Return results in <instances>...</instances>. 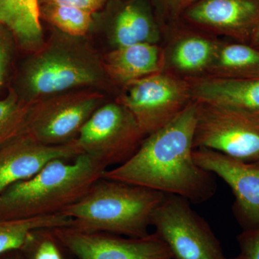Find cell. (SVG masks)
<instances>
[{
  "instance_id": "obj_1",
  "label": "cell",
  "mask_w": 259,
  "mask_h": 259,
  "mask_svg": "<svg viewBox=\"0 0 259 259\" xmlns=\"http://www.w3.org/2000/svg\"><path fill=\"white\" fill-rule=\"evenodd\" d=\"M197 102L167 125L143 140L129 159L104 173L103 178L180 196L202 203L214 196V175L194 161Z\"/></svg>"
},
{
  "instance_id": "obj_2",
  "label": "cell",
  "mask_w": 259,
  "mask_h": 259,
  "mask_svg": "<svg viewBox=\"0 0 259 259\" xmlns=\"http://www.w3.org/2000/svg\"><path fill=\"white\" fill-rule=\"evenodd\" d=\"M110 83L103 60L84 37L57 30L24 62L14 90L23 101L32 105L73 90H102Z\"/></svg>"
},
{
  "instance_id": "obj_3",
  "label": "cell",
  "mask_w": 259,
  "mask_h": 259,
  "mask_svg": "<svg viewBox=\"0 0 259 259\" xmlns=\"http://www.w3.org/2000/svg\"><path fill=\"white\" fill-rule=\"evenodd\" d=\"M49 162L35 176L0 194V218L38 217L58 214L75 203L99 180L106 166L79 154L73 159Z\"/></svg>"
},
{
  "instance_id": "obj_4",
  "label": "cell",
  "mask_w": 259,
  "mask_h": 259,
  "mask_svg": "<svg viewBox=\"0 0 259 259\" xmlns=\"http://www.w3.org/2000/svg\"><path fill=\"white\" fill-rule=\"evenodd\" d=\"M165 194L102 178L84 195L63 210L70 228L143 238L149 235L151 218Z\"/></svg>"
},
{
  "instance_id": "obj_5",
  "label": "cell",
  "mask_w": 259,
  "mask_h": 259,
  "mask_svg": "<svg viewBox=\"0 0 259 259\" xmlns=\"http://www.w3.org/2000/svg\"><path fill=\"white\" fill-rule=\"evenodd\" d=\"M144 136L132 114L117 101L99 107L74 141L81 154L88 155L108 168L129 159Z\"/></svg>"
},
{
  "instance_id": "obj_6",
  "label": "cell",
  "mask_w": 259,
  "mask_h": 259,
  "mask_svg": "<svg viewBox=\"0 0 259 259\" xmlns=\"http://www.w3.org/2000/svg\"><path fill=\"white\" fill-rule=\"evenodd\" d=\"M183 197L165 194L155 209L151 226L173 259H227L207 223Z\"/></svg>"
},
{
  "instance_id": "obj_7",
  "label": "cell",
  "mask_w": 259,
  "mask_h": 259,
  "mask_svg": "<svg viewBox=\"0 0 259 259\" xmlns=\"http://www.w3.org/2000/svg\"><path fill=\"white\" fill-rule=\"evenodd\" d=\"M105 96L95 89H81L32 104L25 134L47 145L74 141L85 122L101 106Z\"/></svg>"
},
{
  "instance_id": "obj_8",
  "label": "cell",
  "mask_w": 259,
  "mask_h": 259,
  "mask_svg": "<svg viewBox=\"0 0 259 259\" xmlns=\"http://www.w3.org/2000/svg\"><path fill=\"white\" fill-rule=\"evenodd\" d=\"M123 87L117 101L132 114L146 136L167 125L192 101L189 82L161 72Z\"/></svg>"
},
{
  "instance_id": "obj_9",
  "label": "cell",
  "mask_w": 259,
  "mask_h": 259,
  "mask_svg": "<svg viewBox=\"0 0 259 259\" xmlns=\"http://www.w3.org/2000/svg\"><path fill=\"white\" fill-rule=\"evenodd\" d=\"M197 103L194 148H205L248 163L259 162L258 119L225 107Z\"/></svg>"
},
{
  "instance_id": "obj_10",
  "label": "cell",
  "mask_w": 259,
  "mask_h": 259,
  "mask_svg": "<svg viewBox=\"0 0 259 259\" xmlns=\"http://www.w3.org/2000/svg\"><path fill=\"white\" fill-rule=\"evenodd\" d=\"M52 231L79 259H173L169 248L156 233L143 238H124L69 227Z\"/></svg>"
},
{
  "instance_id": "obj_11",
  "label": "cell",
  "mask_w": 259,
  "mask_h": 259,
  "mask_svg": "<svg viewBox=\"0 0 259 259\" xmlns=\"http://www.w3.org/2000/svg\"><path fill=\"white\" fill-rule=\"evenodd\" d=\"M194 161L222 179L234 194V212L244 230L259 228V163H248L222 153L194 148Z\"/></svg>"
},
{
  "instance_id": "obj_12",
  "label": "cell",
  "mask_w": 259,
  "mask_h": 259,
  "mask_svg": "<svg viewBox=\"0 0 259 259\" xmlns=\"http://www.w3.org/2000/svg\"><path fill=\"white\" fill-rule=\"evenodd\" d=\"M79 154L74 140L65 144L47 145L24 133L0 148V194L35 176L49 162L74 159Z\"/></svg>"
},
{
  "instance_id": "obj_13",
  "label": "cell",
  "mask_w": 259,
  "mask_h": 259,
  "mask_svg": "<svg viewBox=\"0 0 259 259\" xmlns=\"http://www.w3.org/2000/svg\"><path fill=\"white\" fill-rule=\"evenodd\" d=\"M191 21L239 40H249L259 25V0H198L189 7Z\"/></svg>"
},
{
  "instance_id": "obj_14",
  "label": "cell",
  "mask_w": 259,
  "mask_h": 259,
  "mask_svg": "<svg viewBox=\"0 0 259 259\" xmlns=\"http://www.w3.org/2000/svg\"><path fill=\"white\" fill-rule=\"evenodd\" d=\"M189 83L194 101L225 107L259 120V77L212 76Z\"/></svg>"
},
{
  "instance_id": "obj_15",
  "label": "cell",
  "mask_w": 259,
  "mask_h": 259,
  "mask_svg": "<svg viewBox=\"0 0 259 259\" xmlns=\"http://www.w3.org/2000/svg\"><path fill=\"white\" fill-rule=\"evenodd\" d=\"M103 60L110 82L125 85L161 72L163 54L156 44H140L117 48L107 53Z\"/></svg>"
},
{
  "instance_id": "obj_16",
  "label": "cell",
  "mask_w": 259,
  "mask_h": 259,
  "mask_svg": "<svg viewBox=\"0 0 259 259\" xmlns=\"http://www.w3.org/2000/svg\"><path fill=\"white\" fill-rule=\"evenodd\" d=\"M38 0H0V25L14 35L17 44L31 54L45 42Z\"/></svg>"
},
{
  "instance_id": "obj_17",
  "label": "cell",
  "mask_w": 259,
  "mask_h": 259,
  "mask_svg": "<svg viewBox=\"0 0 259 259\" xmlns=\"http://www.w3.org/2000/svg\"><path fill=\"white\" fill-rule=\"evenodd\" d=\"M107 37L114 49H117L135 44H156L159 32L147 7L140 2H133L116 15Z\"/></svg>"
},
{
  "instance_id": "obj_18",
  "label": "cell",
  "mask_w": 259,
  "mask_h": 259,
  "mask_svg": "<svg viewBox=\"0 0 259 259\" xmlns=\"http://www.w3.org/2000/svg\"><path fill=\"white\" fill-rule=\"evenodd\" d=\"M209 70L220 77H259V49L243 42L219 44Z\"/></svg>"
},
{
  "instance_id": "obj_19",
  "label": "cell",
  "mask_w": 259,
  "mask_h": 259,
  "mask_svg": "<svg viewBox=\"0 0 259 259\" xmlns=\"http://www.w3.org/2000/svg\"><path fill=\"white\" fill-rule=\"evenodd\" d=\"M71 226V219L62 213L32 218H0V254L21 248L28 243L33 232Z\"/></svg>"
},
{
  "instance_id": "obj_20",
  "label": "cell",
  "mask_w": 259,
  "mask_h": 259,
  "mask_svg": "<svg viewBox=\"0 0 259 259\" xmlns=\"http://www.w3.org/2000/svg\"><path fill=\"white\" fill-rule=\"evenodd\" d=\"M219 44L205 37L191 35L183 37L172 50L171 64L186 74H197L209 70Z\"/></svg>"
},
{
  "instance_id": "obj_21",
  "label": "cell",
  "mask_w": 259,
  "mask_h": 259,
  "mask_svg": "<svg viewBox=\"0 0 259 259\" xmlns=\"http://www.w3.org/2000/svg\"><path fill=\"white\" fill-rule=\"evenodd\" d=\"M40 15L59 31L71 36L85 37L93 27V13L71 7L40 5Z\"/></svg>"
},
{
  "instance_id": "obj_22",
  "label": "cell",
  "mask_w": 259,
  "mask_h": 259,
  "mask_svg": "<svg viewBox=\"0 0 259 259\" xmlns=\"http://www.w3.org/2000/svg\"><path fill=\"white\" fill-rule=\"evenodd\" d=\"M30 106L19 97L14 89L0 99V148L25 133Z\"/></svg>"
},
{
  "instance_id": "obj_23",
  "label": "cell",
  "mask_w": 259,
  "mask_h": 259,
  "mask_svg": "<svg viewBox=\"0 0 259 259\" xmlns=\"http://www.w3.org/2000/svg\"><path fill=\"white\" fill-rule=\"evenodd\" d=\"M16 44L13 33L0 25V89L3 88L9 76Z\"/></svg>"
},
{
  "instance_id": "obj_24",
  "label": "cell",
  "mask_w": 259,
  "mask_h": 259,
  "mask_svg": "<svg viewBox=\"0 0 259 259\" xmlns=\"http://www.w3.org/2000/svg\"><path fill=\"white\" fill-rule=\"evenodd\" d=\"M237 239L245 259H259V228L244 230Z\"/></svg>"
},
{
  "instance_id": "obj_25",
  "label": "cell",
  "mask_w": 259,
  "mask_h": 259,
  "mask_svg": "<svg viewBox=\"0 0 259 259\" xmlns=\"http://www.w3.org/2000/svg\"><path fill=\"white\" fill-rule=\"evenodd\" d=\"M40 5L71 7L94 13L102 9L107 0H38Z\"/></svg>"
},
{
  "instance_id": "obj_26",
  "label": "cell",
  "mask_w": 259,
  "mask_h": 259,
  "mask_svg": "<svg viewBox=\"0 0 259 259\" xmlns=\"http://www.w3.org/2000/svg\"><path fill=\"white\" fill-rule=\"evenodd\" d=\"M35 259H62L56 245L51 241L42 242L37 248Z\"/></svg>"
},
{
  "instance_id": "obj_27",
  "label": "cell",
  "mask_w": 259,
  "mask_h": 259,
  "mask_svg": "<svg viewBox=\"0 0 259 259\" xmlns=\"http://www.w3.org/2000/svg\"><path fill=\"white\" fill-rule=\"evenodd\" d=\"M165 6L171 12H180L186 7L190 6L198 0H161Z\"/></svg>"
},
{
  "instance_id": "obj_28",
  "label": "cell",
  "mask_w": 259,
  "mask_h": 259,
  "mask_svg": "<svg viewBox=\"0 0 259 259\" xmlns=\"http://www.w3.org/2000/svg\"><path fill=\"white\" fill-rule=\"evenodd\" d=\"M250 45L259 49V25L255 29L254 32L250 39Z\"/></svg>"
},
{
  "instance_id": "obj_29",
  "label": "cell",
  "mask_w": 259,
  "mask_h": 259,
  "mask_svg": "<svg viewBox=\"0 0 259 259\" xmlns=\"http://www.w3.org/2000/svg\"><path fill=\"white\" fill-rule=\"evenodd\" d=\"M230 259H245L244 257L241 254L238 255L237 257H235V258H230Z\"/></svg>"
},
{
  "instance_id": "obj_30",
  "label": "cell",
  "mask_w": 259,
  "mask_h": 259,
  "mask_svg": "<svg viewBox=\"0 0 259 259\" xmlns=\"http://www.w3.org/2000/svg\"><path fill=\"white\" fill-rule=\"evenodd\" d=\"M257 163H259V162H257Z\"/></svg>"
}]
</instances>
